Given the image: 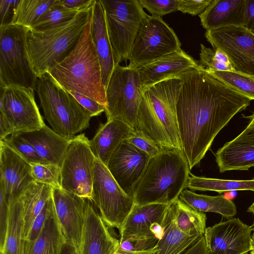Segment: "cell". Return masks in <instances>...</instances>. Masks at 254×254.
I'll return each mask as SVG.
<instances>
[{
    "instance_id": "48",
    "label": "cell",
    "mask_w": 254,
    "mask_h": 254,
    "mask_svg": "<svg viewBox=\"0 0 254 254\" xmlns=\"http://www.w3.org/2000/svg\"><path fill=\"white\" fill-rule=\"evenodd\" d=\"M95 0H59V3L68 9L81 10L93 5Z\"/></svg>"
},
{
    "instance_id": "13",
    "label": "cell",
    "mask_w": 254,
    "mask_h": 254,
    "mask_svg": "<svg viewBox=\"0 0 254 254\" xmlns=\"http://www.w3.org/2000/svg\"><path fill=\"white\" fill-rule=\"evenodd\" d=\"M213 49L229 58L236 72L254 75V34L243 26L230 25L206 30Z\"/></svg>"
},
{
    "instance_id": "37",
    "label": "cell",
    "mask_w": 254,
    "mask_h": 254,
    "mask_svg": "<svg viewBox=\"0 0 254 254\" xmlns=\"http://www.w3.org/2000/svg\"><path fill=\"white\" fill-rule=\"evenodd\" d=\"M31 175L34 181L51 186L61 187V167L57 165L46 163H32Z\"/></svg>"
},
{
    "instance_id": "6",
    "label": "cell",
    "mask_w": 254,
    "mask_h": 254,
    "mask_svg": "<svg viewBox=\"0 0 254 254\" xmlns=\"http://www.w3.org/2000/svg\"><path fill=\"white\" fill-rule=\"evenodd\" d=\"M36 90L44 117L57 133L70 139L89 126L91 114L48 74L38 78Z\"/></svg>"
},
{
    "instance_id": "32",
    "label": "cell",
    "mask_w": 254,
    "mask_h": 254,
    "mask_svg": "<svg viewBox=\"0 0 254 254\" xmlns=\"http://www.w3.org/2000/svg\"><path fill=\"white\" fill-rule=\"evenodd\" d=\"M177 227L190 236H202L206 230L207 217L178 198L169 205Z\"/></svg>"
},
{
    "instance_id": "23",
    "label": "cell",
    "mask_w": 254,
    "mask_h": 254,
    "mask_svg": "<svg viewBox=\"0 0 254 254\" xmlns=\"http://www.w3.org/2000/svg\"><path fill=\"white\" fill-rule=\"evenodd\" d=\"M90 32L100 63L103 83L106 88L116 65L108 33L105 11L100 0H95L92 8Z\"/></svg>"
},
{
    "instance_id": "30",
    "label": "cell",
    "mask_w": 254,
    "mask_h": 254,
    "mask_svg": "<svg viewBox=\"0 0 254 254\" xmlns=\"http://www.w3.org/2000/svg\"><path fill=\"white\" fill-rule=\"evenodd\" d=\"M179 198L198 212L216 213L227 218H231L237 214L235 203L222 194H199L184 189Z\"/></svg>"
},
{
    "instance_id": "36",
    "label": "cell",
    "mask_w": 254,
    "mask_h": 254,
    "mask_svg": "<svg viewBox=\"0 0 254 254\" xmlns=\"http://www.w3.org/2000/svg\"><path fill=\"white\" fill-rule=\"evenodd\" d=\"M230 88L254 100V75L236 71H206Z\"/></svg>"
},
{
    "instance_id": "1",
    "label": "cell",
    "mask_w": 254,
    "mask_h": 254,
    "mask_svg": "<svg viewBox=\"0 0 254 254\" xmlns=\"http://www.w3.org/2000/svg\"><path fill=\"white\" fill-rule=\"evenodd\" d=\"M180 77L177 116L183 152L190 169L199 165L217 134L251 100L199 65Z\"/></svg>"
},
{
    "instance_id": "5",
    "label": "cell",
    "mask_w": 254,
    "mask_h": 254,
    "mask_svg": "<svg viewBox=\"0 0 254 254\" xmlns=\"http://www.w3.org/2000/svg\"><path fill=\"white\" fill-rule=\"evenodd\" d=\"M92 6L79 11L69 21L52 28L41 31L28 29L27 51L38 78L46 74L75 48L91 17Z\"/></svg>"
},
{
    "instance_id": "21",
    "label": "cell",
    "mask_w": 254,
    "mask_h": 254,
    "mask_svg": "<svg viewBox=\"0 0 254 254\" xmlns=\"http://www.w3.org/2000/svg\"><path fill=\"white\" fill-rule=\"evenodd\" d=\"M168 206L161 203L134 204L119 231L120 244L129 240L157 239L151 230V226L155 223L163 226Z\"/></svg>"
},
{
    "instance_id": "51",
    "label": "cell",
    "mask_w": 254,
    "mask_h": 254,
    "mask_svg": "<svg viewBox=\"0 0 254 254\" xmlns=\"http://www.w3.org/2000/svg\"><path fill=\"white\" fill-rule=\"evenodd\" d=\"M245 118L248 119L250 121L249 124L248 125V127L254 129V112L252 115L249 116L245 117Z\"/></svg>"
},
{
    "instance_id": "17",
    "label": "cell",
    "mask_w": 254,
    "mask_h": 254,
    "mask_svg": "<svg viewBox=\"0 0 254 254\" xmlns=\"http://www.w3.org/2000/svg\"><path fill=\"white\" fill-rule=\"evenodd\" d=\"M52 198L65 241L73 245L79 250L86 199L62 188H53Z\"/></svg>"
},
{
    "instance_id": "7",
    "label": "cell",
    "mask_w": 254,
    "mask_h": 254,
    "mask_svg": "<svg viewBox=\"0 0 254 254\" xmlns=\"http://www.w3.org/2000/svg\"><path fill=\"white\" fill-rule=\"evenodd\" d=\"M28 29L12 24L0 27V87L16 86L36 90L38 77L26 48Z\"/></svg>"
},
{
    "instance_id": "15",
    "label": "cell",
    "mask_w": 254,
    "mask_h": 254,
    "mask_svg": "<svg viewBox=\"0 0 254 254\" xmlns=\"http://www.w3.org/2000/svg\"><path fill=\"white\" fill-rule=\"evenodd\" d=\"M252 229L239 218H230L206 228L207 254H246L252 249Z\"/></svg>"
},
{
    "instance_id": "45",
    "label": "cell",
    "mask_w": 254,
    "mask_h": 254,
    "mask_svg": "<svg viewBox=\"0 0 254 254\" xmlns=\"http://www.w3.org/2000/svg\"><path fill=\"white\" fill-rule=\"evenodd\" d=\"M69 92L91 114L92 117L99 115L105 111L106 106L98 102L76 92Z\"/></svg>"
},
{
    "instance_id": "10",
    "label": "cell",
    "mask_w": 254,
    "mask_h": 254,
    "mask_svg": "<svg viewBox=\"0 0 254 254\" xmlns=\"http://www.w3.org/2000/svg\"><path fill=\"white\" fill-rule=\"evenodd\" d=\"M181 47L176 34L162 17L148 15L135 38L127 66L138 69Z\"/></svg>"
},
{
    "instance_id": "41",
    "label": "cell",
    "mask_w": 254,
    "mask_h": 254,
    "mask_svg": "<svg viewBox=\"0 0 254 254\" xmlns=\"http://www.w3.org/2000/svg\"><path fill=\"white\" fill-rule=\"evenodd\" d=\"M127 140L150 157L159 153L162 149L151 138L143 133L134 129Z\"/></svg>"
},
{
    "instance_id": "28",
    "label": "cell",
    "mask_w": 254,
    "mask_h": 254,
    "mask_svg": "<svg viewBox=\"0 0 254 254\" xmlns=\"http://www.w3.org/2000/svg\"><path fill=\"white\" fill-rule=\"evenodd\" d=\"M163 227V235L154 247L155 254H181L202 237L190 236L183 232L175 223L169 206Z\"/></svg>"
},
{
    "instance_id": "42",
    "label": "cell",
    "mask_w": 254,
    "mask_h": 254,
    "mask_svg": "<svg viewBox=\"0 0 254 254\" xmlns=\"http://www.w3.org/2000/svg\"><path fill=\"white\" fill-rule=\"evenodd\" d=\"M52 199V197L49 200L41 211L34 219L29 234L24 240V254L28 252L32 245L41 233L47 218Z\"/></svg>"
},
{
    "instance_id": "55",
    "label": "cell",
    "mask_w": 254,
    "mask_h": 254,
    "mask_svg": "<svg viewBox=\"0 0 254 254\" xmlns=\"http://www.w3.org/2000/svg\"><path fill=\"white\" fill-rule=\"evenodd\" d=\"M250 254H254V248H253L251 251Z\"/></svg>"
},
{
    "instance_id": "40",
    "label": "cell",
    "mask_w": 254,
    "mask_h": 254,
    "mask_svg": "<svg viewBox=\"0 0 254 254\" xmlns=\"http://www.w3.org/2000/svg\"><path fill=\"white\" fill-rule=\"evenodd\" d=\"M140 5L154 16H162L178 10L179 0H138Z\"/></svg>"
},
{
    "instance_id": "8",
    "label": "cell",
    "mask_w": 254,
    "mask_h": 254,
    "mask_svg": "<svg viewBox=\"0 0 254 254\" xmlns=\"http://www.w3.org/2000/svg\"><path fill=\"white\" fill-rule=\"evenodd\" d=\"M105 11L107 30L115 65L129 60L143 22L148 15L138 0H100Z\"/></svg>"
},
{
    "instance_id": "24",
    "label": "cell",
    "mask_w": 254,
    "mask_h": 254,
    "mask_svg": "<svg viewBox=\"0 0 254 254\" xmlns=\"http://www.w3.org/2000/svg\"><path fill=\"white\" fill-rule=\"evenodd\" d=\"M134 130L128 124L118 119L107 120L102 124L90 140V148L96 159L107 166L116 148Z\"/></svg>"
},
{
    "instance_id": "19",
    "label": "cell",
    "mask_w": 254,
    "mask_h": 254,
    "mask_svg": "<svg viewBox=\"0 0 254 254\" xmlns=\"http://www.w3.org/2000/svg\"><path fill=\"white\" fill-rule=\"evenodd\" d=\"M108 226L93 205L86 199L84 221L80 247V254H115L119 240L110 233Z\"/></svg>"
},
{
    "instance_id": "14",
    "label": "cell",
    "mask_w": 254,
    "mask_h": 254,
    "mask_svg": "<svg viewBox=\"0 0 254 254\" xmlns=\"http://www.w3.org/2000/svg\"><path fill=\"white\" fill-rule=\"evenodd\" d=\"M0 88V114L13 133L38 130L45 125L35 100L34 90L16 86Z\"/></svg>"
},
{
    "instance_id": "53",
    "label": "cell",
    "mask_w": 254,
    "mask_h": 254,
    "mask_svg": "<svg viewBox=\"0 0 254 254\" xmlns=\"http://www.w3.org/2000/svg\"><path fill=\"white\" fill-rule=\"evenodd\" d=\"M247 211L249 212L252 213L254 216V201L253 202V203L249 207ZM254 220L253 221V223L252 226H254Z\"/></svg>"
},
{
    "instance_id": "22",
    "label": "cell",
    "mask_w": 254,
    "mask_h": 254,
    "mask_svg": "<svg viewBox=\"0 0 254 254\" xmlns=\"http://www.w3.org/2000/svg\"><path fill=\"white\" fill-rule=\"evenodd\" d=\"M219 171L247 170L254 167V129L248 126L216 153Z\"/></svg>"
},
{
    "instance_id": "39",
    "label": "cell",
    "mask_w": 254,
    "mask_h": 254,
    "mask_svg": "<svg viewBox=\"0 0 254 254\" xmlns=\"http://www.w3.org/2000/svg\"><path fill=\"white\" fill-rule=\"evenodd\" d=\"M199 65L205 71L219 70L235 71L232 66H229L221 63L215 54L213 48H207L202 44L200 45Z\"/></svg>"
},
{
    "instance_id": "25",
    "label": "cell",
    "mask_w": 254,
    "mask_h": 254,
    "mask_svg": "<svg viewBox=\"0 0 254 254\" xmlns=\"http://www.w3.org/2000/svg\"><path fill=\"white\" fill-rule=\"evenodd\" d=\"M34 147L43 163L61 167L70 141L45 125L40 129L19 133Z\"/></svg>"
},
{
    "instance_id": "12",
    "label": "cell",
    "mask_w": 254,
    "mask_h": 254,
    "mask_svg": "<svg viewBox=\"0 0 254 254\" xmlns=\"http://www.w3.org/2000/svg\"><path fill=\"white\" fill-rule=\"evenodd\" d=\"M95 160L84 133L70 139L61 167L62 188L92 201Z\"/></svg>"
},
{
    "instance_id": "9",
    "label": "cell",
    "mask_w": 254,
    "mask_h": 254,
    "mask_svg": "<svg viewBox=\"0 0 254 254\" xmlns=\"http://www.w3.org/2000/svg\"><path fill=\"white\" fill-rule=\"evenodd\" d=\"M144 93L138 69L116 65L106 88L107 120L118 119L135 129Z\"/></svg>"
},
{
    "instance_id": "44",
    "label": "cell",
    "mask_w": 254,
    "mask_h": 254,
    "mask_svg": "<svg viewBox=\"0 0 254 254\" xmlns=\"http://www.w3.org/2000/svg\"><path fill=\"white\" fill-rule=\"evenodd\" d=\"M158 240L156 238L129 240L120 244L119 248L131 253H139L152 250Z\"/></svg>"
},
{
    "instance_id": "18",
    "label": "cell",
    "mask_w": 254,
    "mask_h": 254,
    "mask_svg": "<svg viewBox=\"0 0 254 254\" xmlns=\"http://www.w3.org/2000/svg\"><path fill=\"white\" fill-rule=\"evenodd\" d=\"M0 190L9 201L19 197L33 181L30 163L0 140Z\"/></svg>"
},
{
    "instance_id": "29",
    "label": "cell",
    "mask_w": 254,
    "mask_h": 254,
    "mask_svg": "<svg viewBox=\"0 0 254 254\" xmlns=\"http://www.w3.org/2000/svg\"><path fill=\"white\" fill-rule=\"evenodd\" d=\"M64 241L52 198L44 227L26 254H60Z\"/></svg>"
},
{
    "instance_id": "20",
    "label": "cell",
    "mask_w": 254,
    "mask_h": 254,
    "mask_svg": "<svg viewBox=\"0 0 254 254\" xmlns=\"http://www.w3.org/2000/svg\"><path fill=\"white\" fill-rule=\"evenodd\" d=\"M198 66V63L181 49L157 59L138 69V70L145 92L157 83L178 78Z\"/></svg>"
},
{
    "instance_id": "38",
    "label": "cell",
    "mask_w": 254,
    "mask_h": 254,
    "mask_svg": "<svg viewBox=\"0 0 254 254\" xmlns=\"http://www.w3.org/2000/svg\"><path fill=\"white\" fill-rule=\"evenodd\" d=\"M29 163H43L34 146L19 133H13L3 140Z\"/></svg>"
},
{
    "instance_id": "16",
    "label": "cell",
    "mask_w": 254,
    "mask_h": 254,
    "mask_svg": "<svg viewBox=\"0 0 254 254\" xmlns=\"http://www.w3.org/2000/svg\"><path fill=\"white\" fill-rule=\"evenodd\" d=\"M150 158L126 139L113 152L107 167L122 190L133 197L134 188Z\"/></svg>"
},
{
    "instance_id": "27",
    "label": "cell",
    "mask_w": 254,
    "mask_h": 254,
    "mask_svg": "<svg viewBox=\"0 0 254 254\" xmlns=\"http://www.w3.org/2000/svg\"><path fill=\"white\" fill-rule=\"evenodd\" d=\"M53 188L34 181L20 195L23 208V237L25 240L32 223L44 206L52 197Z\"/></svg>"
},
{
    "instance_id": "11",
    "label": "cell",
    "mask_w": 254,
    "mask_h": 254,
    "mask_svg": "<svg viewBox=\"0 0 254 254\" xmlns=\"http://www.w3.org/2000/svg\"><path fill=\"white\" fill-rule=\"evenodd\" d=\"M92 201L109 227L120 231L131 211L134 199L122 190L107 166L96 159L94 167Z\"/></svg>"
},
{
    "instance_id": "49",
    "label": "cell",
    "mask_w": 254,
    "mask_h": 254,
    "mask_svg": "<svg viewBox=\"0 0 254 254\" xmlns=\"http://www.w3.org/2000/svg\"><path fill=\"white\" fill-rule=\"evenodd\" d=\"M246 12L243 26L254 34V0H245Z\"/></svg>"
},
{
    "instance_id": "47",
    "label": "cell",
    "mask_w": 254,
    "mask_h": 254,
    "mask_svg": "<svg viewBox=\"0 0 254 254\" xmlns=\"http://www.w3.org/2000/svg\"><path fill=\"white\" fill-rule=\"evenodd\" d=\"M9 202L0 190V251L4 245L7 227Z\"/></svg>"
},
{
    "instance_id": "35",
    "label": "cell",
    "mask_w": 254,
    "mask_h": 254,
    "mask_svg": "<svg viewBox=\"0 0 254 254\" xmlns=\"http://www.w3.org/2000/svg\"><path fill=\"white\" fill-rule=\"evenodd\" d=\"M81 10L65 8L59 3V0H56L29 29L41 31L52 28L69 21Z\"/></svg>"
},
{
    "instance_id": "3",
    "label": "cell",
    "mask_w": 254,
    "mask_h": 254,
    "mask_svg": "<svg viewBox=\"0 0 254 254\" xmlns=\"http://www.w3.org/2000/svg\"><path fill=\"white\" fill-rule=\"evenodd\" d=\"M190 170L182 151L162 150L150 157L136 183L133 195L134 204H171L187 188Z\"/></svg>"
},
{
    "instance_id": "33",
    "label": "cell",
    "mask_w": 254,
    "mask_h": 254,
    "mask_svg": "<svg viewBox=\"0 0 254 254\" xmlns=\"http://www.w3.org/2000/svg\"><path fill=\"white\" fill-rule=\"evenodd\" d=\"M187 188L194 190L214 191L219 193L239 190L254 191V178L248 180H224L198 177L190 174Z\"/></svg>"
},
{
    "instance_id": "31",
    "label": "cell",
    "mask_w": 254,
    "mask_h": 254,
    "mask_svg": "<svg viewBox=\"0 0 254 254\" xmlns=\"http://www.w3.org/2000/svg\"><path fill=\"white\" fill-rule=\"evenodd\" d=\"M23 208L20 197L9 201L7 227L0 254H24Z\"/></svg>"
},
{
    "instance_id": "46",
    "label": "cell",
    "mask_w": 254,
    "mask_h": 254,
    "mask_svg": "<svg viewBox=\"0 0 254 254\" xmlns=\"http://www.w3.org/2000/svg\"><path fill=\"white\" fill-rule=\"evenodd\" d=\"M19 0H0V27L11 25L15 9Z\"/></svg>"
},
{
    "instance_id": "54",
    "label": "cell",
    "mask_w": 254,
    "mask_h": 254,
    "mask_svg": "<svg viewBox=\"0 0 254 254\" xmlns=\"http://www.w3.org/2000/svg\"><path fill=\"white\" fill-rule=\"evenodd\" d=\"M253 233H252V249L254 248V225L251 226Z\"/></svg>"
},
{
    "instance_id": "52",
    "label": "cell",
    "mask_w": 254,
    "mask_h": 254,
    "mask_svg": "<svg viewBox=\"0 0 254 254\" xmlns=\"http://www.w3.org/2000/svg\"><path fill=\"white\" fill-rule=\"evenodd\" d=\"M155 252L156 250L153 248L152 250L141 252L138 253L137 254H155Z\"/></svg>"
},
{
    "instance_id": "50",
    "label": "cell",
    "mask_w": 254,
    "mask_h": 254,
    "mask_svg": "<svg viewBox=\"0 0 254 254\" xmlns=\"http://www.w3.org/2000/svg\"><path fill=\"white\" fill-rule=\"evenodd\" d=\"M60 254H80L79 250L73 245L64 241Z\"/></svg>"
},
{
    "instance_id": "4",
    "label": "cell",
    "mask_w": 254,
    "mask_h": 254,
    "mask_svg": "<svg viewBox=\"0 0 254 254\" xmlns=\"http://www.w3.org/2000/svg\"><path fill=\"white\" fill-rule=\"evenodd\" d=\"M91 17L75 48L47 74L67 91L79 93L106 106V88L91 35Z\"/></svg>"
},
{
    "instance_id": "43",
    "label": "cell",
    "mask_w": 254,
    "mask_h": 254,
    "mask_svg": "<svg viewBox=\"0 0 254 254\" xmlns=\"http://www.w3.org/2000/svg\"><path fill=\"white\" fill-rule=\"evenodd\" d=\"M213 0H179L178 10L191 15L202 13Z\"/></svg>"
},
{
    "instance_id": "2",
    "label": "cell",
    "mask_w": 254,
    "mask_h": 254,
    "mask_svg": "<svg viewBox=\"0 0 254 254\" xmlns=\"http://www.w3.org/2000/svg\"><path fill=\"white\" fill-rule=\"evenodd\" d=\"M182 82L178 77L152 85L144 92L139 107L134 129L151 138L162 150L183 152L177 116Z\"/></svg>"
},
{
    "instance_id": "34",
    "label": "cell",
    "mask_w": 254,
    "mask_h": 254,
    "mask_svg": "<svg viewBox=\"0 0 254 254\" xmlns=\"http://www.w3.org/2000/svg\"><path fill=\"white\" fill-rule=\"evenodd\" d=\"M56 0H19L12 25L29 29L54 3Z\"/></svg>"
},
{
    "instance_id": "26",
    "label": "cell",
    "mask_w": 254,
    "mask_h": 254,
    "mask_svg": "<svg viewBox=\"0 0 254 254\" xmlns=\"http://www.w3.org/2000/svg\"><path fill=\"white\" fill-rule=\"evenodd\" d=\"M246 12L245 0H213L199 17L206 30L230 25L243 26Z\"/></svg>"
}]
</instances>
